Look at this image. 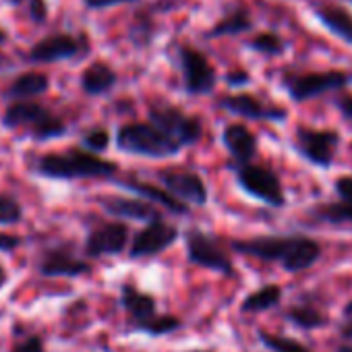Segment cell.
<instances>
[{
  "instance_id": "19",
  "label": "cell",
  "mask_w": 352,
  "mask_h": 352,
  "mask_svg": "<svg viewBox=\"0 0 352 352\" xmlns=\"http://www.w3.org/2000/svg\"><path fill=\"white\" fill-rule=\"evenodd\" d=\"M102 210L114 218H129V220H143V222H155L162 220V214L143 199H129V197H102L98 199Z\"/></svg>"
},
{
  "instance_id": "5",
  "label": "cell",
  "mask_w": 352,
  "mask_h": 352,
  "mask_svg": "<svg viewBox=\"0 0 352 352\" xmlns=\"http://www.w3.org/2000/svg\"><path fill=\"white\" fill-rule=\"evenodd\" d=\"M342 145V135L336 129H315L298 124L292 137V149L307 164L329 170L336 164L338 149Z\"/></svg>"
},
{
  "instance_id": "35",
  "label": "cell",
  "mask_w": 352,
  "mask_h": 352,
  "mask_svg": "<svg viewBox=\"0 0 352 352\" xmlns=\"http://www.w3.org/2000/svg\"><path fill=\"white\" fill-rule=\"evenodd\" d=\"M333 106L340 112V116L348 122H352V94L348 91H340L333 96Z\"/></svg>"
},
{
  "instance_id": "12",
  "label": "cell",
  "mask_w": 352,
  "mask_h": 352,
  "mask_svg": "<svg viewBox=\"0 0 352 352\" xmlns=\"http://www.w3.org/2000/svg\"><path fill=\"white\" fill-rule=\"evenodd\" d=\"M85 44L81 38H75L71 34H50L42 40H38L30 52L25 54L28 63L34 65H50V63H63L69 58H75L83 52Z\"/></svg>"
},
{
  "instance_id": "42",
  "label": "cell",
  "mask_w": 352,
  "mask_h": 352,
  "mask_svg": "<svg viewBox=\"0 0 352 352\" xmlns=\"http://www.w3.org/2000/svg\"><path fill=\"white\" fill-rule=\"evenodd\" d=\"M342 317H352V298L344 305V309H342Z\"/></svg>"
},
{
  "instance_id": "46",
  "label": "cell",
  "mask_w": 352,
  "mask_h": 352,
  "mask_svg": "<svg viewBox=\"0 0 352 352\" xmlns=\"http://www.w3.org/2000/svg\"><path fill=\"white\" fill-rule=\"evenodd\" d=\"M191 352H212V350H191Z\"/></svg>"
},
{
  "instance_id": "34",
  "label": "cell",
  "mask_w": 352,
  "mask_h": 352,
  "mask_svg": "<svg viewBox=\"0 0 352 352\" xmlns=\"http://www.w3.org/2000/svg\"><path fill=\"white\" fill-rule=\"evenodd\" d=\"M28 13L36 25H42L48 21V3L46 0H28Z\"/></svg>"
},
{
  "instance_id": "31",
  "label": "cell",
  "mask_w": 352,
  "mask_h": 352,
  "mask_svg": "<svg viewBox=\"0 0 352 352\" xmlns=\"http://www.w3.org/2000/svg\"><path fill=\"white\" fill-rule=\"evenodd\" d=\"M23 220V208L21 204L11 195H0V224L13 226Z\"/></svg>"
},
{
  "instance_id": "37",
  "label": "cell",
  "mask_w": 352,
  "mask_h": 352,
  "mask_svg": "<svg viewBox=\"0 0 352 352\" xmlns=\"http://www.w3.org/2000/svg\"><path fill=\"white\" fill-rule=\"evenodd\" d=\"M11 352H44V340L40 336H30L21 344H17Z\"/></svg>"
},
{
  "instance_id": "21",
  "label": "cell",
  "mask_w": 352,
  "mask_h": 352,
  "mask_svg": "<svg viewBox=\"0 0 352 352\" xmlns=\"http://www.w3.org/2000/svg\"><path fill=\"white\" fill-rule=\"evenodd\" d=\"M48 89H50L48 75L38 73V71H28L9 83V87L3 91V98L13 100V102H23V100H34V98L46 94Z\"/></svg>"
},
{
  "instance_id": "32",
  "label": "cell",
  "mask_w": 352,
  "mask_h": 352,
  "mask_svg": "<svg viewBox=\"0 0 352 352\" xmlns=\"http://www.w3.org/2000/svg\"><path fill=\"white\" fill-rule=\"evenodd\" d=\"M110 145V135L106 129H94L83 135V147L87 151H106Z\"/></svg>"
},
{
  "instance_id": "7",
  "label": "cell",
  "mask_w": 352,
  "mask_h": 352,
  "mask_svg": "<svg viewBox=\"0 0 352 352\" xmlns=\"http://www.w3.org/2000/svg\"><path fill=\"white\" fill-rule=\"evenodd\" d=\"M149 124L162 131L170 141H174L181 149L195 145L204 135V124L197 116L183 112L181 108L170 104H153L147 110Z\"/></svg>"
},
{
  "instance_id": "15",
  "label": "cell",
  "mask_w": 352,
  "mask_h": 352,
  "mask_svg": "<svg viewBox=\"0 0 352 352\" xmlns=\"http://www.w3.org/2000/svg\"><path fill=\"white\" fill-rule=\"evenodd\" d=\"M129 226L124 222H108L98 226L96 230L89 232L85 241V253L89 257H100V255H118L124 251L129 243Z\"/></svg>"
},
{
  "instance_id": "44",
  "label": "cell",
  "mask_w": 352,
  "mask_h": 352,
  "mask_svg": "<svg viewBox=\"0 0 352 352\" xmlns=\"http://www.w3.org/2000/svg\"><path fill=\"white\" fill-rule=\"evenodd\" d=\"M7 40H9V34L3 30V28H0V46H3V44H7Z\"/></svg>"
},
{
  "instance_id": "28",
  "label": "cell",
  "mask_w": 352,
  "mask_h": 352,
  "mask_svg": "<svg viewBox=\"0 0 352 352\" xmlns=\"http://www.w3.org/2000/svg\"><path fill=\"white\" fill-rule=\"evenodd\" d=\"M257 338L272 352H313L302 342H298L294 338H288V336H282V333H270V331H263L261 329L257 333Z\"/></svg>"
},
{
  "instance_id": "23",
  "label": "cell",
  "mask_w": 352,
  "mask_h": 352,
  "mask_svg": "<svg viewBox=\"0 0 352 352\" xmlns=\"http://www.w3.org/2000/svg\"><path fill=\"white\" fill-rule=\"evenodd\" d=\"M120 302H122L124 311L131 315V319L135 321V325H139V323L151 319L153 315H157L155 313V298L151 294L141 292L133 284H122Z\"/></svg>"
},
{
  "instance_id": "27",
  "label": "cell",
  "mask_w": 352,
  "mask_h": 352,
  "mask_svg": "<svg viewBox=\"0 0 352 352\" xmlns=\"http://www.w3.org/2000/svg\"><path fill=\"white\" fill-rule=\"evenodd\" d=\"M253 30V19L247 9H236L224 15L218 23L212 25V30L206 34V38H226V36H239Z\"/></svg>"
},
{
  "instance_id": "45",
  "label": "cell",
  "mask_w": 352,
  "mask_h": 352,
  "mask_svg": "<svg viewBox=\"0 0 352 352\" xmlns=\"http://www.w3.org/2000/svg\"><path fill=\"white\" fill-rule=\"evenodd\" d=\"M11 3H13V5H19V3H23V0H11Z\"/></svg>"
},
{
  "instance_id": "24",
  "label": "cell",
  "mask_w": 352,
  "mask_h": 352,
  "mask_svg": "<svg viewBox=\"0 0 352 352\" xmlns=\"http://www.w3.org/2000/svg\"><path fill=\"white\" fill-rule=\"evenodd\" d=\"M122 187L129 189V191H133V193H137L141 199L151 201V206H153V204L164 206L168 212H172V214H176V216H187V214H189V206H185L183 201H179L176 197H172L166 189H160V187H155V185L141 183V181H126V183H122Z\"/></svg>"
},
{
  "instance_id": "9",
  "label": "cell",
  "mask_w": 352,
  "mask_h": 352,
  "mask_svg": "<svg viewBox=\"0 0 352 352\" xmlns=\"http://www.w3.org/2000/svg\"><path fill=\"white\" fill-rule=\"evenodd\" d=\"M185 245H187V257L191 263L218 272L222 276H234V267H232V259L228 251L212 234L199 228H191L185 232Z\"/></svg>"
},
{
  "instance_id": "47",
  "label": "cell",
  "mask_w": 352,
  "mask_h": 352,
  "mask_svg": "<svg viewBox=\"0 0 352 352\" xmlns=\"http://www.w3.org/2000/svg\"><path fill=\"white\" fill-rule=\"evenodd\" d=\"M348 77H350V81H352V73H348Z\"/></svg>"
},
{
  "instance_id": "41",
  "label": "cell",
  "mask_w": 352,
  "mask_h": 352,
  "mask_svg": "<svg viewBox=\"0 0 352 352\" xmlns=\"http://www.w3.org/2000/svg\"><path fill=\"white\" fill-rule=\"evenodd\" d=\"M7 280H9V276H7V270L0 265V290L5 288V284H7Z\"/></svg>"
},
{
  "instance_id": "43",
  "label": "cell",
  "mask_w": 352,
  "mask_h": 352,
  "mask_svg": "<svg viewBox=\"0 0 352 352\" xmlns=\"http://www.w3.org/2000/svg\"><path fill=\"white\" fill-rule=\"evenodd\" d=\"M336 352H352V346L350 344H340V346H336Z\"/></svg>"
},
{
  "instance_id": "25",
  "label": "cell",
  "mask_w": 352,
  "mask_h": 352,
  "mask_svg": "<svg viewBox=\"0 0 352 352\" xmlns=\"http://www.w3.org/2000/svg\"><path fill=\"white\" fill-rule=\"evenodd\" d=\"M307 216L313 222L327 226H352V204L346 201H321L313 206Z\"/></svg>"
},
{
  "instance_id": "11",
  "label": "cell",
  "mask_w": 352,
  "mask_h": 352,
  "mask_svg": "<svg viewBox=\"0 0 352 352\" xmlns=\"http://www.w3.org/2000/svg\"><path fill=\"white\" fill-rule=\"evenodd\" d=\"M157 179L172 197L183 201L185 206H206L208 204V197H210L208 187L201 176L193 170L166 168V170H160Z\"/></svg>"
},
{
  "instance_id": "13",
  "label": "cell",
  "mask_w": 352,
  "mask_h": 352,
  "mask_svg": "<svg viewBox=\"0 0 352 352\" xmlns=\"http://www.w3.org/2000/svg\"><path fill=\"white\" fill-rule=\"evenodd\" d=\"M218 106L234 116H243L249 120H265V122H284L288 118V110L284 106H274L261 102L251 94H228L218 100Z\"/></svg>"
},
{
  "instance_id": "20",
  "label": "cell",
  "mask_w": 352,
  "mask_h": 352,
  "mask_svg": "<svg viewBox=\"0 0 352 352\" xmlns=\"http://www.w3.org/2000/svg\"><path fill=\"white\" fill-rule=\"evenodd\" d=\"M79 83H81L83 94L98 98V96H106L108 91L114 89V85L118 83V75L108 63L96 60L81 73Z\"/></svg>"
},
{
  "instance_id": "38",
  "label": "cell",
  "mask_w": 352,
  "mask_h": 352,
  "mask_svg": "<svg viewBox=\"0 0 352 352\" xmlns=\"http://www.w3.org/2000/svg\"><path fill=\"white\" fill-rule=\"evenodd\" d=\"M224 79H226V83H228L230 87H245V85L251 83V75H249L245 69H234V71L226 73Z\"/></svg>"
},
{
  "instance_id": "2",
  "label": "cell",
  "mask_w": 352,
  "mask_h": 352,
  "mask_svg": "<svg viewBox=\"0 0 352 352\" xmlns=\"http://www.w3.org/2000/svg\"><path fill=\"white\" fill-rule=\"evenodd\" d=\"M32 170L38 176H44V179L79 181V179H112L118 172V166L91 151L73 147L65 153H46L36 157Z\"/></svg>"
},
{
  "instance_id": "10",
  "label": "cell",
  "mask_w": 352,
  "mask_h": 352,
  "mask_svg": "<svg viewBox=\"0 0 352 352\" xmlns=\"http://www.w3.org/2000/svg\"><path fill=\"white\" fill-rule=\"evenodd\" d=\"M183 87L189 96H208L218 83V73L204 52L193 46H179Z\"/></svg>"
},
{
  "instance_id": "16",
  "label": "cell",
  "mask_w": 352,
  "mask_h": 352,
  "mask_svg": "<svg viewBox=\"0 0 352 352\" xmlns=\"http://www.w3.org/2000/svg\"><path fill=\"white\" fill-rule=\"evenodd\" d=\"M222 143L232 157V166L253 162V157L257 155V149H259L257 135L241 122H232L222 131Z\"/></svg>"
},
{
  "instance_id": "36",
  "label": "cell",
  "mask_w": 352,
  "mask_h": 352,
  "mask_svg": "<svg viewBox=\"0 0 352 352\" xmlns=\"http://www.w3.org/2000/svg\"><path fill=\"white\" fill-rule=\"evenodd\" d=\"M133 3H139V0H83V5L91 11H104L118 5H133Z\"/></svg>"
},
{
  "instance_id": "39",
  "label": "cell",
  "mask_w": 352,
  "mask_h": 352,
  "mask_svg": "<svg viewBox=\"0 0 352 352\" xmlns=\"http://www.w3.org/2000/svg\"><path fill=\"white\" fill-rule=\"evenodd\" d=\"M21 245V241L15 234H7L0 232V253H11L13 249H17Z\"/></svg>"
},
{
  "instance_id": "1",
  "label": "cell",
  "mask_w": 352,
  "mask_h": 352,
  "mask_svg": "<svg viewBox=\"0 0 352 352\" xmlns=\"http://www.w3.org/2000/svg\"><path fill=\"white\" fill-rule=\"evenodd\" d=\"M234 253L280 263L288 274L309 272L323 257V245L307 234H263L253 239H234L228 243Z\"/></svg>"
},
{
  "instance_id": "29",
  "label": "cell",
  "mask_w": 352,
  "mask_h": 352,
  "mask_svg": "<svg viewBox=\"0 0 352 352\" xmlns=\"http://www.w3.org/2000/svg\"><path fill=\"white\" fill-rule=\"evenodd\" d=\"M181 327H183V321L174 315H153L151 319L135 325V329H139L147 336H166V333H172Z\"/></svg>"
},
{
  "instance_id": "8",
  "label": "cell",
  "mask_w": 352,
  "mask_h": 352,
  "mask_svg": "<svg viewBox=\"0 0 352 352\" xmlns=\"http://www.w3.org/2000/svg\"><path fill=\"white\" fill-rule=\"evenodd\" d=\"M350 83L344 71H311V73H286L282 77V87L288 98L296 104L309 102L329 91H342Z\"/></svg>"
},
{
  "instance_id": "30",
  "label": "cell",
  "mask_w": 352,
  "mask_h": 352,
  "mask_svg": "<svg viewBox=\"0 0 352 352\" xmlns=\"http://www.w3.org/2000/svg\"><path fill=\"white\" fill-rule=\"evenodd\" d=\"M247 46L251 50L263 54V56H280L286 50V42L278 34H274V32H263V34L255 36L253 40H249Z\"/></svg>"
},
{
  "instance_id": "6",
  "label": "cell",
  "mask_w": 352,
  "mask_h": 352,
  "mask_svg": "<svg viewBox=\"0 0 352 352\" xmlns=\"http://www.w3.org/2000/svg\"><path fill=\"white\" fill-rule=\"evenodd\" d=\"M234 176L239 187L253 199L270 206V208H286L288 197L284 191V185L280 181L278 172H274L270 166L263 164H241V166H232Z\"/></svg>"
},
{
  "instance_id": "3",
  "label": "cell",
  "mask_w": 352,
  "mask_h": 352,
  "mask_svg": "<svg viewBox=\"0 0 352 352\" xmlns=\"http://www.w3.org/2000/svg\"><path fill=\"white\" fill-rule=\"evenodd\" d=\"M0 120H3V126L7 129H28L32 137L38 141L56 139L67 133V124L60 116L32 100L13 102Z\"/></svg>"
},
{
  "instance_id": "26",
  "label": "cell",
  "mask_w": 352,
  "mask_h": 352,
  "mask_svg": "<svg viewBox=\"0 0 352 352\" xmlns=\"http://www.w3.org/2000/svg\"><path fill=\"white\" fill-rule=\"evenodd\" d=\"M284 298V288L280 284H265L251 294L245 296L241 302V313H265L276 307H280Z\"/></svg>"
},
{
  "instance_id": "48",
  "label": "cell",
  "mask_w": 352,
  "mask_h": 352,
  "mask_svg": "<svg viewBox=\"0 0 352 352\" xmlns=\"http://www.w3.org/2000/svg\"><path fill=\"white\" fill-rule=\"evenodd\" d=\"M350 3H352V0H350Z\"/></svg>"
},
{
  "instance_id": "40",
  "label": "cell",
  "mask_w": 352,
  "mask_h": 352,
  "mask_svg": "<svg viewBox=\"0 0 352 352\" xmlns=\"http://www.w3.org/2000/svg\"><path fill=\"white\" fill-rule=\"evenodd\" d=\"M338 336L340 340L352 344V317H342V321L338 323Z\"/></svg>"
},
{
  "instance_id": "33",
  "label": "cell",
  "mask_w": 352,
  "mask_h": 352,
  "mask_svg": "<svg viewBox=\"0 0 352 352\" xmlns=\"http://www.w3.org/2000/svg\"><path fill=\"white\" fill-rule=\"evenodd\" d=\"M333 195L338 201H346L352 204V174H340L331 183Z\"/></svg>"
},
{
  "instance_id": "17",
  "label": "cell",
  "mask_w": 352,
  "mask_h": 352,
  "mask_svg": "<svg viewBox=\"0 0 352 352\" xmlns=\"http://www.w3.org/2000/svg\"><path fill=\"white\" fill-rule=\"evenodd\" d=\"M38 270L46 278H77L91 272V265L83 259H77L71 251L50 249L38 261Z\"/></svg>"
},
{
  "instance_id": "14",
  "label": "cell",
  "mask_w": 352,
  "mask_h": 352,
  "mask_svg": "<svg viewBox=\"0 0 352 352\" xmlns=\"http://www.w3.org/2000/svg\"><path fill=\"white\" fill-rule=\"evenodd\" d=\"M176 241H179V228L166 224L164 220H155L135 234L129 253L133 259L153 257V255H160L164 249L172 247Z\"/></svg>"
},
{
  "instance_id": "4",
  "label": "cell",
  "mask_w": 352,
  "mask_h": 352,
  "mask_svg": "<svg viewBox=\"0 0 352 352\" xmlns=\"http://www.w3.org/2000/svg\"><path fill=\"white\" fill-rule=\"evenodd\" d=\"M116 147L124 153L145 157H172L181 147L149 122H129L116 131Z\"/></svg>"
},
{
  "instance_id": "22",
  "label": "cell",
  "mask_w": 352,
  "mask_h": 352,
  "mask_svg": "<svg viewBox=\"0 0 352 352\" xmlns=\"http://www.w3.org/2000/svg\"><path fill=\"white\" fill-rule=\"evenodd\" d=\"M315 17L329 34H333L344 44L352 46V13L348 9L338 5H325L315 11Z\"/></svg>"
},
{
  "instance_id": "18",
  "label": "cell",
  "mask_w": 352,
  "mask_h": 352,
  "mask_svg": "<svg viewBox=\"0 0 352 352\" xmlns=\"http://www.w3.org/2000/svg\"><path fill=\"white\" fill-rule=\"evenodd\" d=\"M284 319L302 331H315V329H323L329 325L327 311H323L319 307V302L311 298V294H307L305 298H298V302L290 305L284 311Z\"/></svg>"
}]
</instances>
